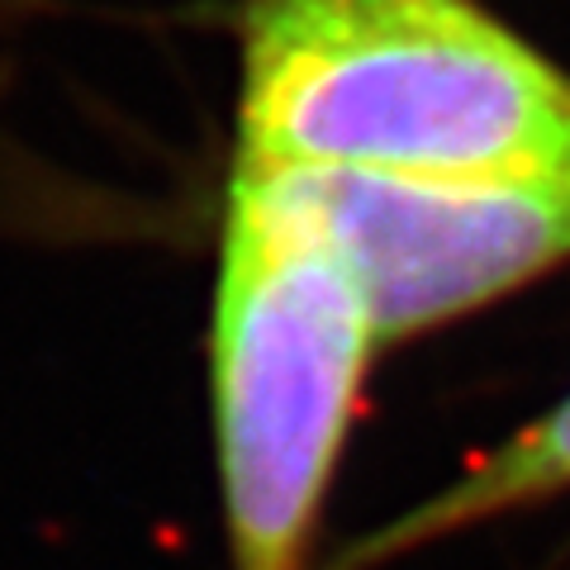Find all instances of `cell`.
I'll return each instance as SVG.
<instances>
[{
	"label": "cell",
	"instance_id": "cell-1",
	"mask_svg": "<svg viewBox=\"0 0 570 570\" xmlns=\"http://www.w3.org/2000/svg\"><path fill=\"white\" fill-rule=\"evenodd\" d=\"M234 167L570 171V77L480 0H243Z\"/></svg>",
	"mask_w": 570,
	"mask_h": 570
},
{
	"label": "cell",
	"instance_id": "cell-2",
	"mask_svg": "<svg viewBox=\"0 0 570 570\" xmlns=\"http://www.w3.org/2000/svg\"><path fill=\"white\" fill-rule=\"evenodd\" d=\"M376 352L347 257L295 209L228 176L209 390L234 570H305Z\"/></svg>",
	"mask_w": 570,
	"mask_h": 570
},
{
	"label": "cell",
	"instance_id": "cell-3",
	"mask_svg": "<svg viewBox=\"0 0 570 570\" xmlns=\"http://www.w3.org/2000/svg\"><path fill=\"white\" fill-rule=\"evenodd\" d=\"M347 257L376 343H404L570 262V171L404 181L356 171H247Z\"/></svg>",
	"mask_w": 570,
	"mask_h": 570
},
{
	"label": "cell",
	"instance_id": "cell-4",
	"mask_svg": "<svg viewBox=\"0 0 570 570\" xmlns=\"http://www.w3.org/2000/svg\"><path fill=\"white\" fill-rule=\"evenodd\" d=\"M566 485H570V395L538 423H528L523 433H513L494 452H485L475 466H466V475H456L448 490L404 509L395 523L366 532L337 570H371L390 557H404L414 547H428L485 519H499L509 509L551 499Z\"/></svg>",
	"mask_w": 570,
	"mask_h": 570
}]
</instances>
